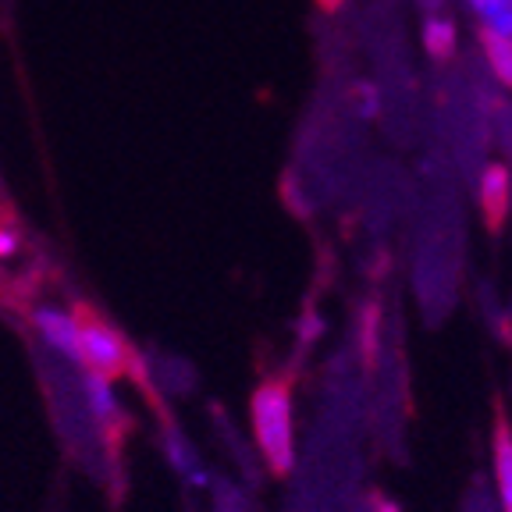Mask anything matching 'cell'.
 <instances>
[{
  "label": "cell",
  "instance_id": "1",
  "mask_svg": "<svg viewBox=\"0 0 512 512\" xmlns=\"http://www.w3.org/2000/svg\"><path fill=\"white\" fill-rule=\"evenodd\" d=\"M253 438L274 473L296 466V409L288 384L267 381L253 395Z\"/></svg>",
  "mask_w": 512,
  "mask_h": 512
},
{
  "label": "cell",
  "instance_id": "2",
  "mask_svg": "<svg viewBox=\"0 0 512 512\" xmlns=\"http://www.w3.org/2000/svg\"><path fill=\"white\" fill-rule=\"evenodd\" d=\"M128 367V345L104 320H82L79 331V370L118 377Z\"/></svg>",
  "mask_w": 512,
  "mask_h": 512
},
{
  "label": "cell",
  "instance_id": "3",
  "mask_svg": "<svg viewBox=\"0 0 512 512\" xmlns=\"http://www.w3.org/2000/svg\"><path fill=\"white\" fill-rule=\"evenodd\" d=\"M32 324H36V335L47 345L54 356L75 363L79 367V331L82 317H75L72 310H61V306H40L32 313Z\"/></svg>",
  "mask_w": 512,
  "mask_h": 512
},
{
  "label": "cell",
  "instance_id": "4",
  "mask_svg": "<svg viewBox=\"0 0 512 512\" xmlns=\"http://www.w3.org/2000/svg\"><path fill=\"white\" fill-rule=\"evenodd\" d=\"M79 392H82V402H86L89 416H93L96 424L114 427L121 420V399H118V388H114V377L82 370Z\"/></svg>",
  "mask_w": 512,
  "mask_h": 512
},
{
  "label": "cell",
  "instance_id": "5",
  "mask_svg": "<svg viewBox=\"0 0 512 512\" xmlns=\"http://www.w3.org/2000/svg\"><path fill=\"white\" fill-rule=\"evenodd\" d=\"M509 192H512V175L505 164H488L484 175H480V203H484V214L491 224H502L505 207H509Z\"/></svg>",
  "mask_w": 512,
  "mask_h": 512
},
{
  "label": "cell",
  "instance_id": "6",
  "mask_svg": "<svg viewBox=\"0 0 512 512\" xmlns=\"http://www.w3.org/2000/svg\"><path fill=\"white\" fill-rule=\"evenodd\" d=\"M495 480L498 495H502V509L512 512V427L505 416L495 427Z\"/></svg>",
  "mask_w": 512,
  "mask_h": 512
},
{
  "label": "cell",
  "instance_id": "7",
  "mask_svg": "<svg viewBox=\"0 0 512 512\" xmlns=\"http://www.w3.org/2000/svg\"><path fill=\"white\" fill-rule=\"evenodd\" d=\"M456 43H459V32H456V25L448 22V18H427L424 22V47H427V54H434V57H448L452 50H456Z\"/></svg>",
  "mask_w": 512,
  "mask_h": 512
},
{
  "label": "cell",
  "instance_id": "8",
  "mask_svg": "<svg viewBox=\"0 0 512 512\" xmlns=\"http://www.w3.org/2000/svg\"><path fill=\"white\" fill-rule=\"evenodd\" d=\"M480 22H484V36L491 40H512V0H491Z\"/></svg>",
  "mask_w": 512,
  "mask_h": 512
},
{
  "label": "cell",
  "instance_id": "9",
  "mask_svg": "<svg viewBox=\"0 0 512 512\" xmlns=\"http://www.w3.org/2000/svg\"><path fill=\"white\" fill-rule=\"evenodd\" d=\"M484 47H488L491 72L498 75V82H505L512 89V40H491V36H484Z\"/></svg>",
  "mask_w": 512,
  "mask_h": 512
},
{
  "label": "cell",
  "instance_id": "10",
  "mask_svg": "<svg viewBox=\"0 0 512 512\" xmlns=\"http://www.w3.org/2000/svg\"><path fill=\"white\" fill-rule=\"evenodd\" d=\"M356 111H360V118H374V114L381 111V93H377V86L356 89Z\"/></svg>",
  "mask_w": 512,
  "mask_h": 512
},
{
  "label": "cell",
  "instance_id": "11",
  "mask_svg": "<svg viewBox=\"0 0 512 512\" xmlns=\"http://www.w3.org/2000/svg\"><path fill=\"white\" fill-rule=\"evenodd\" d=\"M15 253H18V235L11 228H0V260H8Z\"/></svg>",
  "mask_w": 512,
  "mask_h": 512
},
{
  "label": "cell",
  "instance_id": "12",
  "mask_svg": "<svg viewBox=\"0 0 512 512\" xmlns=\"http://www.w3.org/2000/svg\"><path fill=\"white\" fill-rule=\"evenodd\" d=\"M466 4H470V8L477 11V18H480V15H484V11L491 8V0H466Z\"/></svg>",
  "mask_w": 512,
  "mask_h": 512
}]
</instances>
